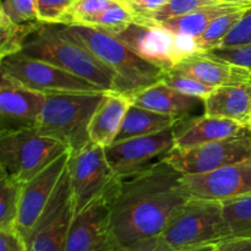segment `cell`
<instances>
[{
  "label": "cell",
  "mask_w": 251,
  "mask_h": 251,
  "mask_svg": "<svg viewBox=\"0 0 251 251\" xmlns=\"http://www.w3.org/2000/svg\"><path fill=\"white\" fill-rule=\"evenodd\" d=\"M64 28L117 74L127 95L159 82L166 73L109 32L83 25H64Z\"/></svg>",
  "instance_id": "obj_3"
},
{
  "label": "cell",
  "mask_w": 251,
  "mask_h": 251,
  "mask_svg": "<svg viewBox=\"0 0 251 251\" xmlns=\"http://www.w3.org/2000/svg\"><path fill=\"white\" fill-rule=\"evenodd\" d=\"M131 104V95L117 91L105 93L88 126L90 141L104 149L114 144Z\"/></svg>",
  "instance_id": "obj_20"
},
{
  "label": "cell",
  "mask_w": 251,
  "mask_h": 251,
  "mask_svg": "<svg viewBox=\"0 0 251 251\" xmlns=\"http://www.w3.org/2000/svg\"><path fill=\"white\" fill-rule=\"evenodd\" d=\"M0 251H27V243L17 228H0Z\"/></svg>",
  "instance_id": "obj_36"
},
{
  "label": "cell",
  "mask_w": 251,
  "mask_h": 251,
  "mask_svg": "<svg viewBox=\"0 0 251 251\" xmlns=\"http://www.w3.org/2000/svg\"><path fill=\"white\" fill-rule=\"evenodd\" d=\"M131 98L134 104L171 115L180 122L193 118L200 109H205L202 98L179 92L163 81L132 93Z\"/></svg>",
  "instance_id": "obj_19"
},
{
  "label": "cell",
  "mask_w": 251,
  "mask_h": 251,
  "mask_svg": "<svg viewBox=\"0 0 251 251\" xmlns=\"http://www.w3.org/2000/svg\"><path fill=\"white\" fill-rule=\"evenodd\" d=\"M176 125V147L185 150L200 146L218 140L228 139L250 129L248 124L238 120L211 117L203 113L200 117H193Z\"/></svg>",
  "instance_id": "obj_18"
},
{
  "label": "cell",
  "mask_w": 251,
  "mask_h": 251,
  "mask_svg": "<svg viewBox=\"0 0 251 251\" xmlns=\"http://www.w3.org/2000/svg\"><path fill=\"white\" fill-rule=\"evenodd\" d=\"M46 93L21 85L1 74L0 118L1 131L36 129L46 103Z\"/></svg>",
  "instance_id": "obj_15"
},
{
  "label": "cell",
  "mask_w": 251,
  "mask_h": 251,
  "mask_svg": "<svg viewBox=\"0 0 251 251\" xmlns=\"http://www.w3.org/2000/svg\"><path fill=\"white\" fill-rule=\"evenodd\" d=\"M217 251H251V237L227 238L218 243Z\"/></svg>",
  "instance_id": "obj_38"
},
{
  "label": "cell",
  "mask_w": 251,
  "mask_h": 251,
  "mask_svg": "<svg viewBox=\"0 0 251 251\" xmlns=\"http://www.w3.org/2000/svg\"><path fill=\"white\" fill-rule=\"evenodd\" d=\"M190 194L183 174L161 159L119 179L112 200V228L118 248L161 235Z\"/></svg>",
  "instance_id": "obj_1"
},
{
  "label": "cell",
  "mask_w": 251,
  "mask_h": 251,
  "mask_svg": "<svg viewBox=\"0 0 251 251\" xmlns=\"http://www.w3.org/2000/svg\"><path fill=\"white\" fill-rule=\"evenodd\" d=\"M41 21L16 24L0 12V58L19 54L32 33L39 28Z\"/></svg>",
  "instance_id": "obj_24"
},
{
  "label": "cell",
  "mask_w": 251,
  "mask_h": 251,
  "mask_svg": "<svg viewBox=\"0 0 251 251\" xmlns=\"http://www.w3.org/2000/svg\"><path fill=\"white\" fill-rule=\"evenodd\" d=\"M123 1L129 4L139 15H147L158 10L168 0H123Z\"/></svg>",
  "instance_id": "obj_39"
},
{
  "label": "cell",
  "mask_w": 251,
  "mask_h": 251,
  "mask_svg": "<svg viewBox=\"0 0 251 251\" xmlns=\"http://www.w3.org/2000/svg\"><path fill=\"white\" fill-rule=\"evenodd\" d=\"M117 1L118 0H75L60 25L87 26L96 16Z\"/></svg>",
  "instance_id": "obj_29"
},
{
  "label": "cell",
  "mask_w": 251,
  "mask_h": 251,
  "mask_svg": "<svg viewBox=\"0 0 251 251\" xmlns=\"http://www.w3.org/2000/svg\"><path fill=\"white\" fill-rule=\"evenodd\" d=\"M118 183L107 194L74 216L65 251H115L118 249L112 228V200Z\"/></svg>",
  "instance_id": "obj_12"
},
{
  "label": "cell",
  "mask_w": 251,
  "mask_h": 251,
  "mask_svg": "<svg viewBox=\"0 0 251 251\" xmlns=\"http://www.w3.org/2000/svg\"><path fill=\"white\" fill-rule=\"evenodd\" d=\"M21 54L54 64L90 81L105 92L126 93L117 74L105 66L81 42L71 37L60 24H44L28 37Z\"/></svg>",
  "instance_id": "obj_2"
},
{
  "label": "cell",
  "mask_w": 251,
  "mask_h": 251,
  "mask_svg": "<svg viewBox=\"0 0 251 251\" xmlns=\"http://www.w3.org/2000/svg\"><path fill=\"white\" fill-rule=\"evenodd\" d=\"M137 12L123 0H118L108 9L96 16L87 26L97 27V28L115 34L126 28L131 22L135 21Z\"/></svg>",
  "instance_id": "obj_28"
},
{
  "label": "cell",
  "mask_w": 251,
  "mask_h": 251,
  "mask_svg": "<svg viewBox=\"0 0 251 251\" xmlns=\"http://www.w3.org/2000/svg\"><path fill=\"white\" fill-rule=\"evenodd\" d=\"M161 81H163L166 85L171 86V87L179 91V92L185 93V95L189 96H194V97L202 98L203 100L216 88L213 86L206 85V83L200 82V81L176 70L164 73Z\"/></svg>",
  "instance_id": "obj_31"
},
{
  "label": "cell",
  "mask_w": 251,
  "mask_h": 251,
  "mask_svg": "<svg viewBox=\"0 0 251 251\" xmlns=\"http://www.w3.org/2000/svg\"><path fill=\"white\" fill-rule=\"evenodd\" d=\"M1 74L43 93L100 92V87L54 64L19 53L1 59Z\"/></svg>",
  "instance_id": "obj_10"
},
{
  "label": "cell",
  "mask_w": 251,
  "mask_h": 251,
  "mask_svg": "<svg viewBox=\"0 0 251 251\" xmlns=\"http://www.w3.org/2000/svg\"><path fill=\"white\" fill-rule=\"evenodd\" d=\"M221 202L230 238L251 237V193Z\"/></svg>",
  "instance_id": "obj_25"
},
{
  "label": "cell",
  "mask_w": 251,
  "mask_h": 251,
  "mask_svg": "<svg viewBox=\"0 0 251 251\" xmlns=\"http://www.w3.org/2000/svg\"><path fill=\"white\" fill-rule=\"evenodd\" d=\"M105 93H46V103L36 129L63 141L71 152L78 151L90 142L88 126Z\"/></svg>",
  "instance_id": "obj_4"
},
{
  "label": "cell",
  "mask_w": 251,
  "mask_h": 251,
  "mask_svg": "<svg viewBox=\"0 0 251 251\" xmlns=\"http://www.w3.org/2000/svg\"><path fill=\"white\" fill-rule=\"evenodd\" d=\"M251 43V11L245 14L243 19L233 27L227 37L222 39L218 47H235ZM217 47V48H218Z\"/></svg>",
  "instance_id": "obj_35"
},
{
  "label": "cell",
  "mask_w": 251,
  "mask_h": 251,
  "mask_svg": "<svg viewBox=\"0 0 251 251\" xmlns=\"http://www.w3.org/2000/svg\"><path fill=\"white\" fill-rule=\"evenodd\" d=\"M161 237L174 251L216 244L230 238L222 202L190 198L174 212Z\"/></svg>",
  "instance_id": "obj_6"
},
{
  "label": "cell",
  "mask_w": 251,
  "mask_h": 251,
  "mask_svg": "<svg viewBox=\"0 0 251 251\" xmlns=\"http://www.w3.org/2000/svg\"><path fill=\"white\" fill-rule=\"evenodd\" d=\"M176 125L154 134L131 137L105 147L110 167L123 178L149 168L176 147Z\"/></svg>",
  "instance_id": "obj_13"
},
{
  "label": "cell",
  "mask_w": 251,
  "mask_h": 251,
  "mask_svg": "<svg viewBox=\"0 0 251 251\" xmlns=\"http://www.w3.org/2000/svg\"><path fill=\"white\" fill-rule=\"evenodd\" d=\"M217 2H221V0H168L163 6L159 7L154 12L141 15V16L149 17V19L154 20L157 22H162L173 19V17L184 16V15L190 14L195 10L201 9V7L217 4Z\"/></svg>",
  "instance_id": "obj_30"
},
{
  "label": "cell",
  "mask_w": 251,
  "mask_h": 251,
  "mask_svg": "<svg viewBox=\"0 0 251 251\" xmlns=\"http://www.w3.org/2000/svg\"><path fill=\"white\" fill-rule=\"evenodd\" d=\"M115 251H174L164 242L161 235L149 238V239L140 240L134 244L120 247Z\"/></svg>",
  "instance_id": "obj_37"
},
{
  "label": "cell",
  "mask_w": 251,
  "mask_h": 251,
  "mask_svg": "<svg viewBox=\"0 0 251 251\" xmlns=\"http://www.w3.org/2000/svg\"><path fill=\"white\" fill-rule=\"evenodd\" d=\"M0 12L16 24L39 21L37 0H4Z\"/></svg>",
  "instance_id": "obj_32"
},
{
  "label": "cell",
  "mask_w": 251,
  "mask_h": 251,
  "mask_svg": "<svg viewBox=\"0 0 251 251\" xmlns=\"http://www.w3.org/2000/svg\"><path fill=\"white\" fill-rule=\"evenodd\" d=\"M203 113L211 117L238 120L247 124L251 113V95L248 85L216 87L203 100Z\"/></svg>",
  "instance_id": "obj_21"
},
{
  "label": "cell",
  "mask_w": 251,
  "mask_h": 251,
  "mask_svg": "<svg viewBox=\"0 0 251 251\" xmlns=\"http://www.w3.org/2000/svg\"><path fill=\"white\" fill-rule=\"evenodd\" d=\"M24 184L0 174V228H16Z\"/></svg>",
  "instance_id": "obj_26"
},
{
  "label": "cell",
  "mask_w": 251,
  "mask_h": 251,
  "mask_svg": "<svg viewBox=\"0 0 251 251\" xmlns=\"http://www.w3.org/2000/svg\"><path fill=\"white\" fill-rule=\"evenodd\" d=\"M191 198L225 201L251 193V161L230 164L201 174H183Z\"/></svg>",
  "instance_id": "obj_14"
},
{
  "label": "cell",
  "mask_w": 251,
  "mask_h": 251,
  "mask_svg": "<svg viewBox=\"0 0 251 251\" xmlns=\"http://www.w3.org/2000/svg\"><path fill=\"white\" fill-rule=\"evenodd\" d=\"M218 248V243L216 244H206V245H201V247H195V248H190V249H184V250H178V251H217Z\"/></svg>",
  "instance_id": "obj_40"
},
{
  "label": "cell",
  "mask_w": 251,
  "mask_h": 251,
  "mask_svg": "<svg viewBox=\"0 0 251 251\" xmlns=\"http://www.w3.org/2000/svg\"><path fill=\"white\" fill-rule=\"evenodd\" d=\"M247 124H248V126H249L250 129H251V113H250L249 118H248V122H247Z\"/></svg>",
  "instance_id": "obj_41"
},
{
  "label": "cell",
  "mask_w": 251,
  "mask_h": 251,
  "mask_svg": "<svg viewBox=\"0 0 251 251\" xmlns=\"http://www.w3.org/2000/svg\"><path fill=\"white\" fill-rule=\"evenodd\" d=\"M114 36L166 73L173 70L186 56L200 51L196 39L179 36L161 22L139 14L134 22Z\"/></svg>",
  "instance_id": "obj_7"
},
{
  "label": "cell",
  "mask_w": 251,
  "mask_h": 251,
  "mask_svg": "<svg viewBox=\"0 0 251 251\" xmlns=\"http://www.w3.org/2000/svg\"><path fill=\"white\" fill-rule=\"evenodd\" d=\"M75 0H37L38 20L44 24H61Z\"/></svg>",
  "instance_id": "obj_33"
},
{
  "label": "cell",
  "mask_w": 251,
  "mask_h": 251,
  "mask_svg": "<svg viewBox=\"0 0 251 251\" xmlns=\"http://www.w3.org/2000/svg\"><path fill=\"white\" fill-rule=\"evenodd\" d=\"M75 203V215L107 194L119 180L105 156L104 147L88 142L71 152L68 163Z\"/></svg>",
  "instance_id": "obj_8"
},
{
  "label": "cell",
  "mask_w": 251,
  "mask_h": 251,
  "mask_svg": "<svg viewBox=\"0 0 251 251\" xmlns=\"http://www.w3.org/2000/svg\"><path fill=\"white\" fill-rule=\"evenodd\" d=\"M251 11V7L228 12L213 20L202 34L198 38V48L200 51H210L217 48L225 37L229 34L233 27L243 19L245 14Z\"/></svg>",
  "instance_id": "obj_27"
},
{
  "label": "cell",
  "mask_w": 251,
  "mask_h": 251,
  "mask_svg": "<svg viewBox=\"0 0 251 251\" xmlns=\"http://www.w3.org/2000/svg\"><path fill=\"white\" fill-rule=\"evenodd\" d=\"M60 140L37 129H19L0 134V169L19 183H27L66 153Z\"/></svg>",
  "instance_id": "obj_5"
},
{
  "label": "cell",
  "mask_w": 251,
  "mask_h": 251,
  "mask_svg": "<svg viewBox=\"0 0 251 251\" xmlns=\"http://www.w3.org/2000/svg\"><path fill=\"white\" fill-rule=\"evenodd\" d=\"M70 156L71 151H68L22 186L16 228L25 240L28 238L29 233L53 196L68 167Z\"/></svg>",
  "instance_id": "obj_16"
},
{
  "label": "cell",
  "mask_w": 251,
  "mask_h": 251,
  "mask_svg": "<svg viewBox=\"0 0 251 251\" xmlns=\"http://www.w3.org/2000/svg\"><path fill=\"white\" fill-rule=\"evenodd\" d=\"M163 159L184 176L207 173L230 164L251 161V129L191 149H173Z\"/></svg>",
  "instance_id": "obj_9"
},
{
  "label": "cell",
  "mask_w": 251,
  "mask_h": 251,
  "mask_svg": "<svg viewBox=\"0 0 251 251\" xmlns=\"http://www.w3.org/2000/svg\"><path fill=\"white\" fill-rule=\"evenodd\" d=\"M208 53L251 71V43L235 47H218Z\"/></svg>",
  "instance_id": "obj_34"
},
{
  "label": "cell",
  "mask_w": 251,
  "mask_h": 251,
  "mask_svg": "<svg viewBox=\"0 0 251 251\" xmlns=\"http://www.w3.org/2000/svg\"><path fill=\"white\" fill-rule=\"evenodd\" d=\"M179 122L180 120L171 117V115L146 109V108L132 103L127 110L126 115H125L122 129H120L114 142L131 139V137L154 134V132L162 131L167 127L174 126Z\"/></svg>",
  "instance_id": "obj_23"
},
{
  "label": "cell",
  "mask_w": 251,
  "mask_h": 251,
  "mask_svg": "<svg viewBox=\"0 0 251 251\" xmlns=\"http://www.w3.org/2000/svg\"><path fill=\"white\" fill-rule=\"evenodd\" d=\"M173 70L185 74L213 87L248 85L251 82V71L249 69L217 58L208 51H196L186 56Z\"/></svg>",
  "instance_id": "obj_17"
},
{
  "label": "cell",
  "mask_w": 251,
  "mask_h": 251,
  "mask_svg": "<svg viewBox=\"0 0 251 251\" xmlns=\"http://www.w3.org/2000/svg\"><path fill=\"white\" fill-rule=\"evenodd\" d=\"M75 216V203L68 167L26 239L27 251H65L69 230Z\"/></svg>",
  "instance_id": "obj_11"
},
{
  "label": "cell",
  "mask_w": 251,
  "mask_h": 251,
  "mask_svg": "<svg viewBox=\"0 0 251 251\" xmlns=\"http://www.w3.org/2000/svg\"><path fill=\"white\" fill-rule=\"evenodd\" d=\"M245 7H251V1L247 2H217V4L203 6L201 9L195 10V11L186 14L184 16L173 17V19L162 21L166 28L179 36L188 37V38L196 39L205 32L208 25L217 17L222 15L228 14V12L237 11V10L245 9Z\"/></svg>",
  "instance_id": "obj_22"
},
{
  "label": "cell",
  "mask_w": 251,
  "mask_h": 251,
  "mask_svg": "<svg viewBox=\"0 0 251 251\" xmlns=\"http://www.w3.org/2000/svg\"><path fill=\"white\" fill-rule=\"evenodd\" d=\"M249 91H250V95H251V82L249 83Z\"/></svg>",
  "instance_id": "obj_42"
}]
</instances>
